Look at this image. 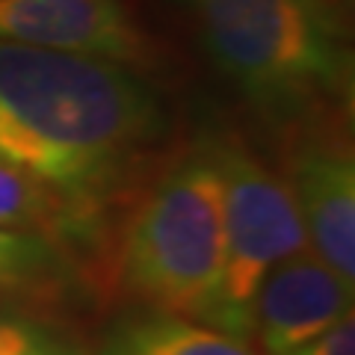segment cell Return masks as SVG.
Masks as SVG:
<instances>
[{
	"label": "cell",
	"instance_id": "cell-7",
	"mask_svg": "<svg viewBox=\"0 0 355 355\" xmlns=\"http://www.w3.org/2000/svg\"><path fill=\"white\" fill-rule=\"evenodd\" d=\"M291 184L308 246L355 287V163L343 142L314 137L293 148Z\"/></svg>",
	"mask_w": 355,
	"mask_h": 355
},
{
	"label": "cell",
	"instance_id": "cell-1",
	"mask_svg": "<svg viewBox=\"0 0 355 355\" xmlns=\"http://www.w3.org/2000/svg\"><path fill=\"white\" fill-rule=\"evenodd\" d=\"M163 133L130 62L0 42V157L89 205Z\"/></svg>",
	"mask_w": 355,
	"mask_h": 355
},
{
	"label": "cell",
	"instance_id": "cell-2",
	"mask_svg": "<svg viewBox=\"0 0 355 355\" xmlns=\"http://www.w3.org/2000/svg\"><path fill=\"white\" fill-rule=\"evenodd\" d=\"M222 77L270 121L349 95L352 57L326 0H181Z\"/></svg>",
	"mask_w": 355,
	"mask_h": 355
},
{
	"label": "cell",
	"instance_id": "cell-5",
	"mask_svg": "<svg viewBox=\"0 0 355 355\" xmlns=\"http://www.w3.org/2000/svg\"><path fill=\"white\" fill-rule=\"evenodd\" d=\"M352 311V287L320 258L302 249L263 275L249 311V335L263 355H296Z\"/></svg>",
	"mask_w": 355,
	"mask_h": 355
},
{
	"label": "cell",
	"instance_id": "cell-3",
	"mask_svg": "<svg viewBox=\"0 0 355 355\" xmlns=\"http://www.w3.org/2000/svg\"><path fill=\"white\" fill-rule=\"evenodd\" d=\"M133 293L163 311L216 326L225 275V202L207 146L166 172L125 240Z\"/></svg>",
	"mask_w": 355,
	"mask_h": 355
},
{
	"label": "cell",
	"instance_id": "cell-11",
	"mask_svg": "<svg viewBox=\"0 0 355 355\" xmlns=\"http://www.w3.org/2000/svg\"><path fill=\"white\" fill-rule=\"evenodd\" d=\"M0 355H86L51 326L18 314H0Z\"/></svg>",
	"mask_w": 355,
	"mask_h": 355
},
{
	"label": "cell",
	"instance_id": "cell-9",
	"mask_svg": "<svg viewBox=\"0 0 355 355\" xmlns=\"http://www.w3.org/2000/svg\"><path fill=\"white\" fill-rule=\"evenodd\" d=\"M101 355H258L243 338L178 314H154L125 323Z\"/></svg>",
	"mask_w": 355,
	"mask_h": 355
},
{
	"label": "cell",
	"instance_id": "cell-12",
	"mask_svg": "<svg viewBox=\"0 0 355 355\" xmlns=\"http://www.w3.org/2000/svg\"><path fill=\"white\" fill-rule=\"evenodd\" d=\"M296 355H355V317H352V311L347 317H340L335 326H329L323 335L314 338Z\"/></svg>",
	"mask_w": 355,
	"mask_h": 355
},
{
	"label": "cell",
	"instance_id": "cell-10",
	"mask_svg": "<svg viewBox=\"0 0 355 355\" xmlns=\"http://www.w3.org/2000/svg\"><path fill=\"white\" fill-rule=\"evenodd\" d=\"M62 272L57 240L36 231L0 228V296L39 287Z\"/></svg>",
	"mask_w": 355,
	"mask_h": 355
},
{
	"label": "cell",
	"instance_id": "cell-8",
	"mask_svg": "<svg viewBox=\"0 0 355 355\" xmlns=\"http://www.w3.org/2000/svg\"><path fill=\"white\" fill-rule=\"evenodd\" d=\"M92 225V210L62 196L12 160L0 157V228L36 231L51 240H80Z\"/></svg>",
	"mask_w": 355,
	"mask_h": 355
},
{
	"label": "cell",
	"instance_id": "cell-6",
	"mask_svg": "<svg viewBox=\"0 0 355 355\" xmlns=\"http://www.w3.org/2000/svg\"><path fill=\"white\" fill-rule=\"evenodd\" d=\"M0 42L139 62L148 42L121 0H0Z\"/></svg>",
	"mask_w": 355,
	"mask_h": 355
},
{
	"label": "cell",
	"instance_id": "cell-4",
	"mask_svg": "<svg viewBox=\"0 0 355 355\" xmlns=\"http://www.w3.org/2000/svg\"><path fill=\"white\" fill-rule=\"evenodd\" d=\"M207 151L219 169L225 202V275L216 329L246 338L252 299L263 275L311 246L284 175L228 137L214 139Z\"/></svg>",
	"mask_w": 355,
	"mask_h": 355
}]
</instances>
